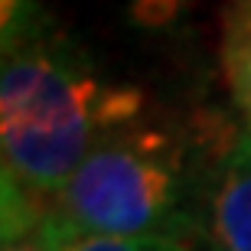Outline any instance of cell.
<instances>
[{
    "label": "cell",
    "instance_id": "obj_1",
    "mask_svg": "<svg viewBox=\"0 0 251 251\" xmlns=\"http://www.w3.org/2000/svg\"><path fill=\"white\" fill-rule=\"evenodd\" d=\"M144 111V88L101 78L92 59L49 23L3 49V179L49 205L98 140L137 121Z\"/></svg>",
    "mask_w": 251,
    "mask_h": 251
},
{
    "label": "cell",
    "instance_id": "obj_2",
    "mask_svg": "<svg viewBox=\"0 0 251 251\" xmlns=\"http://www.w3.org/2000/svg\"><path fill=\"white\" fill-rule=\"evenodd\" d=\"M186 127L147 118L111 130L52 196L49 212L95 235L160 238L196 251L212 170Z\"/></svg>",
    "mask_w": 251,
    "mask_h": 251
},
{
    "label": "cell",
    "instance_id": "obj_3",
    "mask_svg": "<svg viewBox=\"0 0 251 251\" xmlns=\"http://www.w3.org/2000/svg\"><path fill=\"white\" fill-rule=\"evenodd\" d=\"M199 242L205 251H251V130L232 140L215 167Z\"/></svg>",
    "mask_w": 251,
    "mask_h": 251
},
{
    "label": "cell",
    "instance_id": "obj_4",
    "mask_svg": "<svg viewBox=\"0 0 251 251\" xmlns=\"http://www.w3.org/2000/svg\"><path fill=\"white\" fill-rule=\"evenodd\" d=\"M219 62L245 127L251 130V0H232L222 13Z\"/></svg>",
    "mask_w": 251,
    "mask_h": 251
},
{
    "label": "cell",
    "instance_id": "obj_5",
    "mask_svg": "<svg viewBox=\"0 0 251 251\" xmlns=\"http://www.w3.org/2000/svg\"><path fill=\"white\" fill-rule=\"evenodd\" d=\"M39 235L46 238L49 251H193L186 245L160 242V238H118V235L82 232L56 219L52 212H46V219L39 222Z\"/></svg>",
    "mask_w": 251,
    "mask_h": 251
},
{
    "label": "cell",
    "instance_id": "obj_6",
    "mask_svg": "<svg viewBox=\"0 0 251 251\" xmlns=\"http://www.w3.org/2000/svg\"><path fill=\"white\" fill-rule=\"evenodd\" d=\"M193 3L196 0H124V13H127L130 26L160 33V29L176 26Z\"/></svg>",
    "mask_w": 251,
    "mask_h": 251
},
{
    "label": "cell",
    "instance_id": "obj_7",
    "mask_svg": "<svg viewBox=\"0 0 251 251\" xmlns=\"http://www.w3.org/2000/svg\"><path fill=\"white\" fill-rule=\"evenodd\" d=\"M0 251H49L46 238L36 232H29V235H20V238H13V242H3V248Z\"/></svg>",
    "mask_w": 251,
    "mask_h": 251
}]
</instances>
